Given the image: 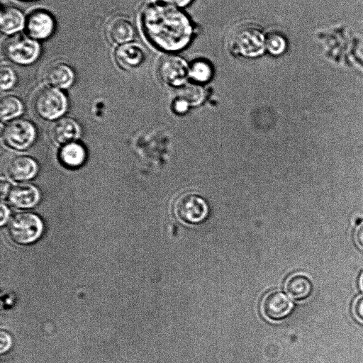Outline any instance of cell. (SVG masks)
Listing matches in <instances>:
<instances>
[{
	"instance_id": "603a6c76",
	"label": "cell",
	"mask_w": 363,
	"mask_h": 363,
	"mask_svg": "<svg viewBox=\"0 0 363 363\" xmlns=\"http://www.w3.org/2000/svg\"><path fill=\"white\" fill-rule=\"evenodd\" d=\"M16 82V76L13 69L7 65H2L0 73V85L1 90L11 89Z\"/></svg>"
},
{
	"instance_id": "9a60e30c",
	"label": "cell",
	"mask_w": 363,
	"mask_h": 363,
	"mask_svg": "<svg viewBox=\"0 0 363 363\" xmlns=\"http://www.w3.org/2000/svg\"><path fill=\"white\" fill-rule=\"evenodd\" d=\"M50 135L53 143L58 145L75 142L80 135V128L71 118H62L56 121L50 127Z\"/></svg>"
},
{
	"instance_id": "cb8c5ba5",
	"label": "cell",
	"mask_w": 363,
	"mask_h": 363,
	"mask_svg": "<svg viewBox=\"0 0 363 363\" xmlns=\"http://www.w3.org/2000/svg\"><path fill=\"white\" fill-rule=\"evenodd\" d=\"M353 313L358 320L363 321V296L355 299L353 303Z\"/></svg>"
},
{
	"instance_id": "ac0fdd59",
	"label": "cell",
	"mask_w": 363,
	"mask_h": 363,
	"mask_svg": "<svg viewBox=\"0 0 363 363\" xmlns=\"http://www.w3.org/2000/svg\"><path fill=\"white\" fill-rule=\"evenodd\" d=\"M86 150L80 143L72 142L63 145L59 152L61 163L70 169L82 166L86 160Z\"/></svg>"
},
{
	"instance_id": "83f0119b",
	"label": "cell",
	"mask_w": 363,
	"mask_h": 363,
	"mask_svg": "<svg viewBox=\"0 0 363 363\" xmlns=\"http://www.w3.org/2000/svg\"><path fill=\"white\" fill-rule=\"evenodd\" d=\"M10 215V211L6 205L1 204V225H3L8 220Z\"/></svg>"
},
{
	"instance_id": "f546056e",
	"label": "cell",
	"mask_w": 363,
	"mask_h": 363,
	"mask_svg": "<svg viewBox=\"0 0 363 363\" xmlns=\"http://www.w3.org/2000/svg\"><path fill=\"white\" fill-rule=\"evenodd\" d=\"M359 284L362 289L363 290V274H362L359 280Z\"/></svg>"
},
{
	"instance_id": "484cf974",
	"label": "cell",
	"mask_w": 363,
	"mask_h": 363,
	"mask_svg": "<svg viewBox=\"0 0 363 363\" xmlns=\"http://www.w3.org/2000/svg\"><path fill=\"white\" fill-rule=\"evenodd\" d=\"M162 2L178 7H184L189 5L192 0H160Z\"/></svg>"
},
{
	"instance_id": "7a4b0ae2",
	"label": "cell",
	"mask_w": 363,
	"mask_h": 363,
	"mask_svg": "<svg viewBox=\"0 0 363 363\" xmlns=\"http://www.w3.org/2000/svg\"><path fill=\"white\" fill-rule=\"evenodd\" d=\"M229 49L236 55L254 58L265 49V36L262 29L254 24H245L238 28L229 39Z\"/></svg>"
},
{
	"instance_id": "44dd1931",
	"label": "cell",
	"mask_w": 363,
	"mask_h": 363,
	"mask_svg": "<svg viewBox=\"0 0 363 363\" xmlns=\"http://www.w3.org/2000/svg\"><path fill=\"white\" fill-rule=\"evenodd\" d=\"M189 74L195 81L207 82L213 74V67L208 61L197 59L189 67Z\"/></svg>"
},
{
	"instance_id": "e0dca14e",
	"label": "cell",
	"mask_w": 363,
	"mask_h": 363,
	"mask_svg": "<svg viewBox=\"0 0 363 363\" xmlns=\"http://www.w3.org/2000/svg\"><path fill=\"white\" fill-rule=\"evenodd\" d=\"M26 23L23 13L11 6L1 7L0 16L1 30L4 34L11 35L21 30Z\"/></svg>"
},
{
	"instance_id": "6da1fadb",
	"label": "cell",
	"mask_w": 363,
	"mask_h": 363,
	"mask_svg": "<svg viewBox=\"0 0 363 363\" xmlns=\"http://www.w3.org/2000/svg\"><path fill=\"white\" fill-rule=\"evenodd\" d=\"M143 32L155 47L167 52L184 49L194 33L189 18L174 6L162 3L147 4L140 14Z\"/></svg>"
},
{
	"instance_id": "8fae6325",
	"label": "cell",
	"mask_w": 363,
	"mask_h": 363,
	"mask_svg": "<svg viewBox=\"0 0 363 363\" xmlns=\"http://www.w3.org/2000/svg\"><path fill=\"white\" fill-rule=\"evenodd\" d=\"M5 169L7 176L11 179L23 182L33 179L37 174L38 165L33 158L17 155L8 160Z\"/></svg>"
},
{
	"instance_id": "d4e9b609",
	"label": "cell",
	"mask_w": 363,
	"mask_h": 363,
	"mask_svg": "<svg viewBox=\"0 0 363 363\" xmlns=\"http://www.w3.org/2000/svg\"><path fill=\"white\" fill-rule=\"evenodd\" d=\"M0 340H1V346H0L1 353H4V352H6L10 348V347L11 345V339L10 335L8 333H6L4 331H1V335H0Z\"/></svg>"
},
{
	"instance_id": "ba28073f",
	"label": "cell",
	"mask_w": 363,
	"mask_h": 363,
	"mask_svg": "<svg viewBox=\"0 0 363 363\" xmlns=\"http://www.w3.org/2000/svg\"><path fill=\"white\" fill-rule=\"evenodd\" d=\"M160 79L170 86H178L184 82L189 74V67L184 59L170 55L162 57L157 67Z\"/></svg>"
},
{
	"instance_id": "52a82bcc",
	"label": "cell",
	"mask_w": 363,
	"mask_h": 363,
	"mask_svg": "<svg viewBox=\"0 0 363 363\" xmlns=\"http://www.w3.org/2000/svg\"><path fill=\"white\" fill-rule=\"evenodd\" d=\"M36 129L26 119H15L6 123L2 130V139L9 147L16 150H24L34 143Z\"/></svg>"
},
{
	"instance_id": "30bf717a",
	"label": "cell",
	"mask_w": 363,
	"mask_h": 363,
	"mask_svg": "<svg viewBox=\"0 0 363 363\" xmlns=\"http://www.w3.org/2000/svg\"><path fill=\"white\" fill-rule=\"evenodd\" d=\"M293 303L283 292L272 291L267 294L261 302L264 316L270 320H280L291 311Z\"/></svg>"
},
{
	"instance_id": "4dcf8cb0",
	"label": "cell",
	"mask_w": 363,
	"mask_h": 363,
	"mask_svg": "<svg viewBox=\"0 0 363 363\" xmlns=\"http://www.w3.org/2000/svg\"><path fill=\"white\" fill-rule=\"evenodd\" d=\"M21 1H35V0H21Z\"/></svg>"
},
{
	"instance_id": "ffe728a7",
	"label": "cell",
	"mask_w": 363,
	"mask_h": 363,
	"mask_svg": "<svg viewBox=\"0 0 363 363\" xmlns=\"http://www.w3.org/2000/svg\"><path fill=\"white\" fill-rule=\"evenodd\" d=\"M23 112L21 101L14 96H4L0 102L1 121H8L19 116Z\"/></svg>"
},
{
	"instance_id": "9c48e42d",
	"label": "cell",
	"mask_w": 363,
	"mask_h": 363,
	"mask_svg": "<svg viewBox=\"0 0 363 363\" xmlns=\"http://www.w3.org/2000/svg\"><path fill=\"white\" fill-rule=\"evenodd\" d=\"M25 27L28 35L35 40H44L54 32L55 22L52 16L44 9L31 11L26 19Z\"/></svg>"
},
{
	"instance_id": "5bb4252c",
	"label": "cell",
	"mask_w": 363,
	"mask_h": 363,
	"mask_svg": "<svg viewBox=\"0 0 363 363\" xmlns=\"http://www.w3.org/2000/svg\"><path fill=\"white\" fill-rule=\"evenodd\" d=\"M114 58L120 67L130 70L142 65L145 59V51L139 44L127 43L116 49Z\"/></svg>"
},
{
	"instance_id": "3957f363",
	"label": "cell",
	"mask_w": 363,
	"mask_h": 363,
	"mask_svg": "<svg viewBox=\"0 0 363 363\" xmlns=\"http://www.w3.org/2000/svg\"><path fill=\"white\" fill-rule=\"evenodd\" d=\"M67 99L60 89L52 86L40 89L33 99L35 111L46 120H55L64 114L67 109Z\"/></svg>"
},
{
	"instance_id": "277c9868",
	"label": "cell",
	"mask_w": 363,
	"mask_h": 363,
	"mask_svg": "<svg viewBox=\"0 0 363 363\" xmlns=\"http://www.w3.org/2000/svg\"><path fill=\"white\" fill-rule=\"evenodd\" d=\"M5 56L11 62L21 65L34 62L40 54L38 42L24 34H16L6 40L4 45Z\"/></svg>"
},
{
	"instance_id": "7c38bea8",
	"label": "cell",
	"mask_w": 363,
	"mask_h": 363,
	"mask_svg": "<svg viewBox=\"0 0 363 363\" xmlns=\"http://www.w3.org/2000/svg\"><path fill=\"white\" fill-rule=\"evenodd\" d=\"M8 201L18 208H30L38 203L40 193L33 184L21 183L11 186L6 196Z\"/></svg>"
},
{
	"instance_id": "5b68a950",
	"label": "cell",
	"mask_w": 363,
	"mask_h": 363,
	"mask_svg": "<svg viewBox=\"0 0 363 363\" xmlns=\"http://www.w3.org/2000/svg\"><path fill=\"white\" fill-rule=\"evenodd\" d=\"M43 230L42 220L31 213L15 214L8 225L11 238L18 244H28L35 241L40 236Z\"/></svg>"
},
{
	"instance_id": "d6986e66",
	"label": "cell",
	"mask_w": 363,
	"mask_h": 363,
	"mask_svg": "<svg viewBox=\"0 0 363 363\" xmlns=\"http://www.w3.org/2000/svg\"><path fill=\"white\" fill-rule=\"evenodd\" d=\"M312 289L313 285L309 279L301 274L290 276L285 283L286 293L297 301L308 298L311 295Z\"/></svg>"
},
{
	"instance_id": "8992f818",
	"label": "cell",
	"mask_w": 363,
	"mask_h": 363,
	"mask_svg": "<svg viewBox=\"0 0 363 363\" xmlns=\"http://www.w3.org/2000/svg\"><path fill=\"white\" fill-rule=\"evenodd\" d=\"M173 211L180 221L186 224H196L206 218L208 208L201 196L193 192H186L174 200Z\"/></svg>"
},
{
	"instance_id": "7402d4cb",
	"label": "cell",
	"mask_w": 363,
	"mask_h": 363,
	"mask_svg": "<svg viewBox=\"0 0 363 363\" xmlns=\"http://www.w3.org/2000/svg\"><path fill=\"white\" fill-rule=\"evenodd\" d=\"M286 47V38L278 31H271L265 36V49L271 55H280L285 52Z\"/></svg>"
},
{
	"instance_id": "4316f807",
	"label": "cell",
	"mask_w": 363,
	"mask_h": 363,
	"mask_svg": "<svg viewBox=\"0 0 363 363\" xmlns=\"http://www.w3.org/2000/svg\"><path fill=\"white\" fill-rule=\"evenodd\" d=\"M357 244L363 247V223L358 225L354 233Z\"/></svg>"
},
{
	"instance_id": "f1b7e54d",
	"label": "cell",
	"mask_w": 363,
	"mask_h": 363,
	"mask_svg": "<svg viewBox=\"0 0 363 363\" xmlns=\"http://www.w3.org/2000/svg\"><path fill=\"white\" fill-rule=\"evenodd\" d=\"M11 184L6 179L4 180L3 178L1 182V196L3 199L4 197H6L8 192L11 188Z\"/></svg>"
},
{
	"instance_id": "2e32d148",
	"label": "cell",
	"mask_w": 363,
	"mask_h": 363,
	"mask_svg": "<svg viewBox=\"0 0 363 363\" xmlns=\"http://www.w3.org/2000/svg\"><path fill=\"white\" fill-rule=\"evenodd\" d=\"M43 78L45 82L53 87L66 89L73 84L74 74L67 64L62 62H55L46 67Z\"/></svg>"
},
{
	"instance_id": "4fadbf2b",
	"label": "cell",
	"mask_w": 363,
	"mask_h": 363,
	"mask_svg": "<svg viewBox=\"0 0 363 363\" xmlns=\"http://www.w3.org/2000/svg\"><path fill=\"white\" fill-rule=\"evenodd\" d=\"M135 28L132 22L124 16L111 18L106 26V35L113 45L129 43L134 37Z\"/></svg>"
}]
</instances>
